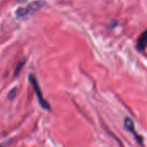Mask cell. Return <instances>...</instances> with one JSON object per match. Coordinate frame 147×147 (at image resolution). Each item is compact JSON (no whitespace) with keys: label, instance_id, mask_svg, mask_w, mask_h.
<instances>
[{"label":"cell","instance_id":"6da1fadb","mask_svg":"<svg viewBox=\"0 0 147 147\" xmlns=\"http://www.w3.org/2000/svg\"><path fill=\"white\" fill-rule=\"evenodd\" d=\"M28 80H29V83L31 84L33 89H34V91L35 92V95H36V97L38 99V102H39V104L40 106L43 109H46V110H50L51 108H50V105L49 103L44 99V96L42 95V92H41V90H40V87L35 78V77L33 75V74H29L28 76Z\"/></svg>","mask_w":147,"mask_h":147},{"label":"cell","instance_id":"7a4b0ae2","mask_svg":"<svg viewBox=\"0 0 147 147\" xmlns=\"http://www.w3.org/2000/svg\"><path fill=\"white\" fill-rule=\"evenodd\" d=\"M45 4V2L42 0H36L29 4H28L26 7H22L19 8L16 10V16L18 17H25L28 15H29L30 13L38 10L39 9H40L41 7H43V5Z\"/></svg>","mask_w":147,"mask_h":147},{"label":"cell","instance_id":"3957f363","mask_svg":"<svg viewBox=\"0 0 147 147\" xmlns=\"http://www.w3.org/2000/svg\"><path fill=\"white\" fill-rule=\"evenodd\" d=\"M124 125H125V127H126V129L128 131V132H130L132 134H134V137H135V139L138 140V142L140 143V144H142V138L141 137H140L138 134H137V133H136V131H135V127H134V122L133 121V120L132 119H130V118H126L125 119V121H124Z\"/></svg>","mask_w":147,"mask_h":147},{"label":"cell","instance_id":"277c9868","mask_svg":"<svg viewBox=\"0 0 147 147\" xmlns=\"http://www.w3.org/2000/svg\"><path fill=\"white\" fill-rule=\"evenodd\" d=\"M137 49L139 51H143L147 47V29L145 30L139 37L137 40Z\"/></svg>","mask_w":147,"mask_h":147},{"label":"cell","instance_id":"5b68a950","mask_svg":"<svg viewBox=\"0 0 147 147\" xmlns=\"http://www.w3.org/2000/svg\"><path fill=\"white\" fill-rule=\"evenodd\" d=\"M24 64H25V59H22L21 61H19V62H18V64H17V65H16V66L15 71H14V75H15L16 77V76L21 72V71H22V67H23Z\"/></svg>","mask_w":147,"mask_h":147},{"label":"cell","instance_id":"8992f818","mask_svg":"<svg viewBox=\"0 0 147 147\" xmlns=\"http://www.w3.org/2000/svg\"><path fill=\"white\" fill-rule=\"evenodd\" d=\"M16 88H14L13 90H11L10 91H9V93L8 94V98L9 99H13L15 96H16Z\"/></svg>","mask_w":147,"mask_h":147},{"label":"cell","instance_id":"52a82bcc","mask_svg":"<svg viewBox=\"0 0 147 147\" xmlns=\"http://www.w3.org/2000/svg\"><path fill=\"white\" fill-rule=\"evenodd\" d=\"M0 147H1V146H0Z\"/></svg>","mask_w":147,"mask_h":147}]
</instances>
